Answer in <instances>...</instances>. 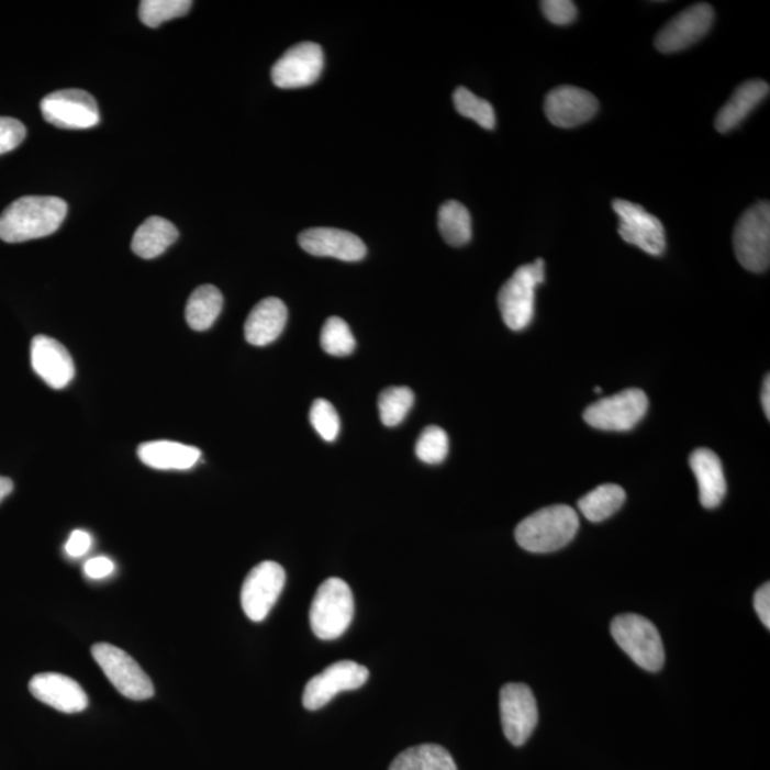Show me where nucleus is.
Wrapping results in <instances>:
<instances>
[{"label": "nucleus", "mask_w": 770, "mask_h": 770, "mask_svg": "<svg viewBox=\"0 0 770 770\" xmlns=\"http://www.w3.org/2000/svg\"><path fill=\"white\" fill-rule=\"evenodd\" d=\"M68 214V204L51 196H26L14 200L0 216V238L23 243L51 236L59 231Z\"/></svg>", "instance_id": "obj_1"}, {"label": "nucleus", "mask_w": 770, "mask_h": 770, "mask_svg": "<svg viewBox=\"0 0 770 770\" xmlns=\"http://www.w3.org/2000/svg\"><path fill=\"white\" fill-rule=\"evenodd\" d=\"M13 491V481L11 478L7 477H0V504H2V501L7 499L8 495H11Z\"/></svg>", "instance_id": "obj_40"}, {"label": "nucleus", "mask_w": 770, "mask_h": 770, "mask_svg": "<svg viewBox=\"0 0 770 770\" xmlns=\"http://www.w3.org/2000/svg\"><path fill=\"white\" fill-rule=\"evenodd\" d=\"M755 610H757L762 624L770 628V583L760 587L754 598Z\"/></svg>", "instance_id": "obj_39"}, {"label": "nucleus", "mask_w": 770, "mask_h": 770, "mask_svg": "<svg viewBox=\"0 0 770 770\" xmlns=\"http://www.w3.org/2000/svg\"><path fill=\"white\" fill-rule=\"evenodd\" d=\"M438 228L449 246H466L472 236L470 212L457 200H449L439 208Z\"/></svg>", "instance_id": "obj_28"}, {"label": "nucleus", "mask_w": 770, "mask_h": 770, "mask_svg": "<svg viewBox=\"0 0 770 770\" xmlns=\"http://www.w3.org/2000/svg\"><path fill=\"white\" fill-rule=\"evenodd\" d=\"M690 464L700 487V501L707 510L721 505L726 495V480L719 457L707 448L692 453Z\"/></svg>", "instance_id": "obj_21"}, {"label": "nucleus", "mask_w": 770, "mask_h": 770, "mask_svg": "<svg viewBox=\"0 0 770 770\" xmlns=\"http://www.w3.org/2000/svg\"><path fill=\"white\" fill-rule=\"evenodd\" d=\"M33 370L47 386L65 389L75 379V362L64 344L47 336H36L31 344Z\"/></svg>", "instance_id": "obj_17"}, {"label": "nucleus", "mask_w": 770, "mask_h": 770, "mask_svg": "<svg viewBox=\"0 0 770 770\" xmlns=\"http://www.w3.org/2000/svg\"><path fill=\"white\" fill-rule=\"evenodd\" d=\"M414 404V392L409 387H390L379 397V411L386 427H397L403 423Z\"/></svg>", "instance_id": "obj_29"}, {"label": "nucleus", "mask_w": 770, "mask_h": 770, "mask_svg": "<svg viewBox=\"0 0 770 770\" xmlns=\"http://www.w3.org/2000/svg\"><path fill=\"white\" fill-rule=\"evenodd\" d=\"M287 308L276 298L261 300L248 314L244 324V336L252 346L265 347L276 342L287 323Z\"/></svg>", "instance_id": "obj_20"}, {"label": "nucleus", "mask_w": 770, "mask_h": 770, "mask_svg": "<svg viewBox=\"0 0 770 770\" xmlns=\"http://www.w3.org/2000/svg\"><path fill=\"white\" fill-rule=\"evenodd\" d=\"M389 770H458L456 760L443 746L424 744L405 749Z\"/></svg>", "instance_id": "obj_25"}, {"label": "nucleus", "mask_w": 770, "mask_h": 770, "mask_svg": "<svg viewBox=\"0 0 770 770\" xmlns=\"http://www.w3.org/2000/svg\"><path fill=\"white\" fill-rule=\"evenodd\" d=\"M191 7L193 2L190 0H143L138 7V18L143 25L157 27L171 19L185 16Z\"/></svg>", "instance_id": "obj_30"}, {"label": "nucleus", "mask_w": 770, "mask_h": 770, "mask_svg": "<svg viewBox=\"0 0 770 770\" xmlns=\"http://www.w3.org/2000/svg\"><path fill=\"white\" fill-rule=\"evenodd\" d=\"M544 16L554 25L566 26L578 16L577 4L571 0H544L540 2Z\"/></svg>", "instance_id": "obj_35"}, {"label": "nucleus", "mask_w": 770, "mask_h": 770, "mask_svg": "<svg viewBox=\"0 0 770 770\" xmlns=\"http://www.w3.org/2000/svg\"><path fill=\"white\" fill-rule=\"evenodd\" d=\"M310 423L325 442H334L339 433V417L327 400H315L310 410Z\"/></svg>", "instance_id": "obj_34"}, {"label": "nucleus", "mask_w": 770, "mask_h": 770, "mask_svg": "<svg viewBox=\"0 0 770 770\" xmlns=\"http://www.w3.org/2000/svg\"><path fill=\"white\" fill-rule=\"evenodd\" d=\"M354 616L351 588L339 578H328L315 592L310 609L311 629L317 638L330 640L344 635Z\"/></svg>", "instance_id": "obj_3"}, {"label": "nucleus", "mask_w": 770, "mask_h": 770, "mask_svg": "<svg viewBox=\"0 0 770 770\" xmlns=\"http://www.w3.org/2000/svg\"><path fill=\"white\" fill-rule=\"evenodd\" d=\"M545 281V261L537 258L533 265L521 266L501 287L499 308L506 327L521 332L533 322L535 290Z\"/></svg>", "instance_id": "obj_5"}, {"label": "nucleus", "mask_w": 770, "mask_h": 770, "mask_svg": "<svg viewBox=\"0 0 770 770\" xmlns=\"http://www.w3.org/2000/svg\"><path fill=\"white\" fill-rule=\"evenodd\" d=\"M92 655L104 676L123 696L133 701H146L155 695L152 679L123 649L110 644H96Z\"/></svg>", "instance_id": "obj_8"}, {"label": "nucleus", "mask_w": 770, "mask_h": 770, "mask_svg": "<svg viewBox=\"0 0 770 770\" xmlns=\"http://www.w3.org/2000/svg\"><path fill=\"white\" fill-rule=\"evenodd\" d=\"M580 529V516L568 505L547 506L521 521L515 539L521 548L534 554L558 551L566 547Z\"/></svg>", "instance_id": "obj_2"}, {"label": "nucleus", "mask_w": 770, "mask_h": 770, "mask_svg": "<svg viewBox=\"0 0 770 770\" xmlns=\"http://www.w3.org/2000/svg\"><path fill=\"white\" fill-rule=\"evenodd\" d=\"M43 119L66 131H86L98 126L100 114L92 94L80 89L57 90L41 103Z\"/></svg>", "instance_id": "obj_9"}, {"label": "nucleus", "mask_w": 770, "mask_h": 770, "mask_svg": "<svg viewBox=\"0 0 770 770\" xmlns=\"http://www.w3.org/2000/svg\"><path fill=\"white\" fill-rule=\"evenodd\" d=\"M179 232L169 220L153 216L141 224L132 241V250L138 257L152 260L159 257L177 241Z\"/></svg>", "instance_id": "obj_24"}, {"label": "nucleus", "mask_w": 770, "mask_h": 770, "mask_svg": "<svg viewBox=\"0 0 770 770\" xmlns=\"http://www.w3.org/2000/svg\"><path fill=\"white\" fill-rule=\"evenodd\" d=\"M113 571L114 563L108 557H96L85 563V573L90 580H103L112 576Z\"/></svg>", "instance_id": "obj_38"}, {"label": "nucleus", "mask_w": 770, "mask_h": 770, "mask_svg": "<svg viewBox=\"0 0 770 770\" xmlns=\"http://www.w3.org/2000/svg\"><path fill=\"white\" fill-rule=\"evenodd\" d=\"M620 217L618 231L626 243L640 248L650 256H662L667 248L665 228L661 220L655 217L643 205L615 199L612 203Z\"/></svg>", "instance_id": "obj_12"}, {"label": "nucleus", "mask_w": 770, "mask_h": 770, "mask_svg": "<svg viewBox=\"0 0 770 770\" xmlns=\"http://www.w3.org/2000/svg\"><path fill=\"white\" fill-rule=\"evenodd\" d=\"M612 638L638 667L658 672L665 663V649L657 626L644 616L622 614L611 624Z\"/></svg>", "instance_id": "obj_4"}, {"label": "nucleus", "mask_w": 770, "mask_h": 770, "mask_svg": "<svg viewBox=\"0 0 770 770\" xmlns=\"http://www.w3.org/2000/svg\"><path fill=\"white\" fill-rule=\"evenodd\" d=\"M714 8L696 3L685 9L658 32L655 47L662 54H676L700 42L714 25Z\"/></svg>", "instance_id": "obj_14"}, {"label": "nucleus", "mask_w": 770, "mask_h": 770, "mask_svg": "<svg viewBox=\"0 0 770 770\" xmlns=\"http://www.w3.org/2000/svg\"><path fill=\"white\" fill-rule=\"evenodd\" d=\"M286 585V572L277 562L258 563L244 580L242 606L253 622H261L270 614Z\"/></svg>", "instance_id": "obj_11"}, {"label": "nucleus", "mask_w": 770, "mask_h": 770, "mask_svg": "<svg viewBox=\"0 0 770 770\" xmlns=\"http://www.w3.org/2000/svg\"><path fill=\"white\" fill-rule=\"evenodd\" d=\"M29 690L37 701L46 703L64 714H79L89 705L83 688L74 679L60 673L46 672L33 677Z\"/></svg>", "instance_id": "obj_19"}, {"label": "nucleus", "mask_w": 770, "mask_h": 770, "mask_svg": "<svg viewBox=\"0 0 770 770\" xmlns=\"http://www.w3.org/2000/svg\"><path fill=\"white\" fill-rule=\"evenodd\" d=\"M324 69L322 46L313 42L290 47L271 69L272 83L280 89H299L315 83Z\"/></svg>", "instance_id": "obj_15"}, {"label": "nucleus", "mask_w": 770, "mask_h": 770, "mask_svg": "<svg viewBox=\"0 0 770 770\" xmlns=\"http://www.w3.org/2000/svg\"><path fill=\"white\" fill-rule=\"evenodd\" d=\"M137 456L145 466L155 470H190L202 457L199 448L175 442H149L137 448Z\"/></svg>", "instance_id": "obj_23"}, {"label": "nucleus", "mask_w": 770, "mask_h": 770, "mask_svg": "<svg viewBox=\"0 0 770 770\" xmlns=\"http://www.w3.org/2000/svg\"><path fill=\"white\" fill-rule=\"evenodd\" d=\"M368 678L370 672L360 663L338 661L330 665L305 685L303 705L309 711L322 710L339 692L358 690L365 685Z\"/></svg>", "instance_id": "obj_13"}, {"label": "nucleus", "mask_w": 770, "mask_h": 770, "mask_svg": "<svg viewBox=\"0 0 770 770\" xmlns=\"http://www.w3.org/2000/svg\"><path fill=\"white\" fill-rule=\"evenodd\" d=\"M502 730L514 746L527 744L538 725V706L525 683H506L500 693Z\"/></svg>", "instance_id": "obj_10"}, {"label": "nucleus", "mask_w": 770, "mask_h": 770, "mask_svg": "<svg viewBox=\"0 0 770 770\" xmlns=\"http://www.w3.org/2000/svg\"><path fill=\"white\" fill-rule=\"evenodd\" d=\"M92 547V537L86 531L76 529L70 534L68 543H66V554L71 558L83 557Z\"/></svg>", "instance_id": "obj_37"}, {"label": "nucleus", "mask_w": 770, "mask_h": 770, "mask_svg": "<svg viewBox=\"0 0 770 770\" xmlns=\"http://www.w3.org/2000/svg\"><path fill=\"white\" fill-rule=\"evenodd\" d=\"M735 255L744 269L763 272L770 265V204L759 202L746 210L734 231Z\"/></svg>", "instance_id": "obj_6"}, {"label": "nucleus", "mask_w": 770, "mask_h": 770, "mask_svg": "<svg viewBox=\"0 0 770 770\" xmlns=\"http://www.w3.org/2000/svg\"><path fill=\"white\" fill-rule=\"evenodd\" d=\"M299 244L311 256L334 257L342 261H360L367 255L366 244L360 237L339 228H309L300 233Z\"/></svg>", "instance_id": "obj_18"}, {"label": "nucleus", "mask_w": 770, "mask_h": 770, "mask_svg": "<svg viewBox=\"0 0 770 770\" xmlns=\"http://www.w3.org/2000/svg\"><path fill=\"white\" fill-rule=\"evenodd\" d=\"M223 309V295L217 287L200 286L186 305V322L196 332H205L216 322Z\"/></svg>", "instance_id": "obj_26"}, {"label": "nucleus", "mask_w": 770, "mask_h": 770, "mask_svg": "<svg viewBox=\"0 0 770 770\" xmlns=\"http://www.w3.org/2000/svg\"><path fill=\"white\" fill-rule=\"evenodd\" d=\"M323 350L330 356L347 357L356 348V338H354L350 327L339 317H330L324 323L322 330Z\"/></svg>", "instance_id": "obj_32"}, {"label": "nucleus", "mask_w": 770, "mask_h": 770, "mask_svg": "<svg viewBox=\"0 0 770 770\" xmlns=\"http://www.w3.org/2000/svg\"><path fill=\"white\" fill-rule=\"evenodd\" d=\"M648 406V397L643 390H624L588 406L583 420L602 432H629L643 421Z\"/></svg>", "instance_id": "obj_7"}, {"label": "nucleus", "mask_w": 770, "mask_h": 770, "mask_svg": "<svg viewBox=\"0 0 770 770\" xmlns=\"http://www.w3.org/2000/svg\"><path fill=\"white\" fill-rule=\"evenodd\" d=\"M25 137V124L16 119L0 118V155L16 149Z\"/></svg>", "instance_id": "obj_36"}, {"label": "nucleus", "mask_w": 770, "mask_h": 770, "mask_svg": "<svg viewBox=\"0 0 770 770\" xmlns=\"http://www.w3.org/2000/svg\"><path fill=\"white\" fill-rule=\"evenodd\" d=\"M600 103L594 94L577 86H559L545 98V116L554 126L571 129L590 122Z\"/></svg>", "instance_id": "obj_16"}, {"label": "nucleus", "mask_w": 770, "mask_h": 770, "mask_svg": "<svg viewBox=\"0 0 770 770\" xmlns=\"http://www.w3.org/2000/svg\"><path fill=\"white\" fill-rule=\"evenodd\" d=\"M762 406H763L765 414H767V417L769 420V417H770V380H769V376H767V379H765V381H763Z\"/></svg>", "instance_id": "obj_41"}, {"label": "nucleus", "mask_w": 770, "mask_h": 770, "mask_svg": "<svg viewBox=\"0 0 770 770\" xmlns=\"http://www.w3.org/2000/svg\"><path fill=\"white\" fill-rule=\"evenodd\" d=\"M626 500L624 488L615 484H604L588 492L578 501V509L591 523L609 520L621 510Z\"/></svg>", "instance_id": "obj_27"}, {"label": "nucleus", "mask_w": 770, "mask_h": 770, "mask_svg": "<svg viewBox=\"0 0 770 770\" xmlns=\"http://www.w3.org/2000/svg\"><path fill=\"white\" fill-rule=\"evenodd\" d=\"M769 85L765 80L755 79L738 86L725 107L717 113L715 127L717 132L728 133L754 112L760 102L769 94Z\"/></svg>", "instance_id": "obj_22"}, {"label": "nucleus", "mask_w": 770, "mask_h": 770, "mask_svg": "<svg viewBox=\"0 0 770 770\" xmlns=\"http://www.w3.org/2000/svg\"><path fill=\"white\" fill-rule=\"evenodd\" d=\"M454 104H456L457 112L464 118L471 119V121L480 124L481 127L487 129V131H492L495 127V112L494 108L487 100L478 98V96L470 92L466 88H458L454 92Z\"/></svg>", "instance_id": "obj_31"}, {"label": "nucleus", "mask_w": 770, "mask_h": 770, "mask_svg": "<svg viewBox=\"0 0 770 770\" xmlns=\"http://www.w3.org/2000/svg\"><path fill=\"white\" fill-rule=\"evenodd\" d=\"M449 443L448 435L443 428L432 427L424 428L421 433L415 446V454L419 460L425 464H442L448 456Z\"/></svg>", "instance_id": "obj_33"}]
</instances>
